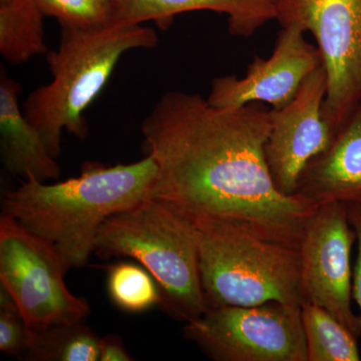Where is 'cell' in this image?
I'll return each instance as SVG.
<instances>
[{"instance_id":"1","label":"cell","mask_w":361,"mask_h":361,"mask_svg":"<svg viewBox=\"0 0 361 361\" xmlns=\"http://www.w3.org/2000/svg\"><path fill=\"white\" fill-rule=\"evenodd\" d=\"M141 129L158 166L151 198L190 225L223 226L299 250L320 206L277 189L266 158L270 110L219 108L169 90Z\"/></svg>"},{"instance_id":"2","label":"cell","mask_w":361,"mask_h":361,"mask_svg":"<svg viewBox=\"0 0 361 361\" xmlns=\"http://www.w3.org/2000/svg\"><path fill=\"white\" fill-rule=\"evenodd\" d=\"M157 179L158 166L148 154L128 165L85 161L78 177L54 184L21 180L4 197L2 214L49 242L68 272L87 265L111 216L151 198Z\"/></svg>"},{"instance_id":"3","label":"cell","mask_w":361,"mask_h":361,"mask_svg":"<svg viewBox=\"0 0 361 361\" xmlns=\"http://www.w3.org/2000/svg\"><path fill=\"white\" fill-rule=\"evenodd\" d=\"M155 30L142 25H111L97 30L61 26L58 49L47 54L52 80L26 97L23 111L39 130L54 158L61 153L63 130L85 141V113L97 99L123 54L158 44Z\"/></svg>"},{"instance_id":"4","label":"cell","mask_w":361,"mask_h":361,"mask_svg":"<svg viewBox=\"0 0 361 361\" xmlns=\"http://www.w3.org/2000/svg\"><path fill=\"white\" fill-rule=\"evenodd\" d=\"M97 257L134 259L153 276L160 307L189 322L208 310L191 226L165 204L148 198L111 216L99 229Z\"/></svg>"},{"instance_id":"5","label":"cell","mask_w":361,"mask_h":361,"mask_svg":"<svg viewBox=\"0 0 361 361\" xmlns=\"http://www.w3.org/2000/svg\"><path fill=\"white\" fill-rule=\"evenodd\" d=\"M190 226L198 245L202 288L208 310L304 302L298 249L223 226Z\"/></svg>"},{"instance_id":"6","label":"cell","mask_w":361,"mask_h":361,"mask_svg":"<svg viewBox=\"0 0 361 361\" xmlns=\"http://www.w3.org/2000/svg\"><path fill=\"white\" fill-rule=\"evenodd\" d=\"M58 252L9 216L0 218V286L16 301L32 331L82 322L89 303L73 295Z\"/></svg>"},{"instance_id":"7","label":"cell","mask_w":361,"mask_h":361,"mask_svg":"<svg viewBox=\"0 0 361 361\" xmlns=\"http://www.w3.org/2000/svg\"><path fill=\"white\" fill-rule=\"evenodd\" d=\"M183 334L213 360L308 361L301 305L210 308Z\"/></svg>"},{"instance_id":"8","label":"cell","mask_w":361,"mask_h":361,"mask_svg":"<svg viewBox=\"0 0 361 361\" xmlns=\"http://www.w3.org/2000/svg\"><path fill=\"white\" fill-rule=\"evenodd\" d=\"M276 20L314 37L327 75L322 115L337 134L361 111V0H279Z\"/></svg>"},{"instance_id":"9","label":"cell","mask_w":361,"mask_h":361,"mask_svg":"<svg viewBox=\"0 0 361 361\" xmlns=\"http://www.w3.org/2000/svg\"><path fill=\"white\" fill-rule=\"evenodd\" d=\"M355 241L345 204H325L306 228L299 254L304 302L324 308L358 337L361 320L351 306V249Z\"/></svg>"},{"instance_id":"10","label":"cell","mask_w":361,"mask_h":361,"mask_svg":"<svg viewBox=\"0 0 361 361\" xmlns=\"http://www.w3.org/2000/svg\"><path fill=\"white\" fill-rule=\"evenodd\" d=\"M326 92V71L322 65L305 78L290 103L280 110L270 109L266 158L281 193L296 194L304 169L336 137V130L322 115Z\"/></svg>"},{"instance_id":"11","label":"cell","mask_w":361,"mask_h":361,"mask_svg":"<svg viewBox=\"0 0 361 361\" xmlns=\"http://www.w3.org/2000/svg\"><path fill=\"white\" fill-rule=\"evenodd\" d=\"M305 30L297 23L282 26L269 59L255 56L246 75L216 78L209 103L219 108H240L250 103H266L272 110L287 106L305 78L323 65L322 54L305 39Z\"/></svg>"},{"instance_id":"12","label":"cell","mask_w":361,"mask_h":361,"mask_svg":"<svg viewBox=\"0 0 361 361\" xmlns=\"http://www.w3.org/2000/svg\"><path fill=\"white\" fill-rule=\"evenodd\" d=\"M296 194L318 206L361 205V111L337 132L329 148L307 164Z\"/></svg>"},{"instance_id":"13","label":"cell","mask_w":361,"mask_h":361,"mask_svg":"<svg viewBox=\"0 0 361 361\" xmlns=\"http://www.w3.org/2000/svg\"><path fill=\"white\" fill-rule=\"evenodd\" d=\"M279 0H120L115 7V25H142L155 21L161 30L176 16L210 11L227 16L233 37H250L268 21L276 20Z\"/></svg>"},{"instance_id":"14","label":"cell","mask_w":361,"mask_h":361,"mask_svg":"<svg viewBox=\"0 0 361 361\" xmlns=\"http://www.w3.org/2000/svg\"><path fill=\"white\" fill-rule=\"evenodd\" d=\"M21 85L0 68V155L11 175L40 182L58 180L61 168L18 104Z\"/></svg>"},{"instance_id":"15","label":"cell","mask_w":361,"mask_h":361,"mask_svg":"<svg viewBox=\"0 0 361 361\" xmlns=\"http://www.w3.org/2000/svg\"><path fill=\"white\" fill-rule=\"evenodd\" d=\"M44 18L32 0H0V54L4 61L18 66L47 54Z\"/></svg>"},{"instance_id":"16","label":"cell","mask_w":361,"mask_h":361,"mask_svg":"<svg viewBox=\"0 0 361 361\" xmlns=\"http://www.w3.org/2000/svg\"><path fill=\"white\" fill-rule=\"evenodd\" d=\"M301 318L308 361H360L356 337L324 308L305 301Z\"/></svg>"},{"instance_id":"17","label":"cell","mask_w":361,"mask_h":361,"mask_svg":"<svg viewBox=\"0 0 361 361\" xmlns=\"http://www.w3.org/2000/svg\"><path fill=\"white\" fill-rule=\"evenodd\" d=\"M25 360L97 361L99 338L82 322L51 327L35 332V339Z\"/></svg>"},{"instance_id":"18","label":"cell","mask_w":361,"mask_h":361,"mask_svg":"<svg viewBox=\"0 0 361 361\" xmlns=\"http://www.w3.org/2000/svg\"><path fill=\"white\" fill-rule=\"evenodd\" d=\"M108 292L116 307L126 312H144L161 303L155 279L142 266L135 263L108 266Z\"/></svg>"},{"instance_id":"19","label":"cell","mask_w":361,"mask_h":361,"mask_svg":"<svg viewBox=\"0 0 361 361\" xmlns=\"http://www.w3.org/2000/svg\"><path fill=\"white\" fill-rule=\"evenodd\" d=\"M44 16L56 18L61 26L97 30L115 25V4L111 0H32Z\"/></svg>"},{"instance_id":"20","label":"cell","mask_w":361,"mask_h":361,"mask_svg":"<svg viewBox=\"0 0 361 361\" xmlns=\"http://www.w3.org/2000/svg\"><path fill=\"white\" fill-rule=\"evenodd\" d=\"M35 331L26 325L13 297L0 286V350L11 356L26 357Z\"/></svg>"},{"instance_id":"21","label":"cell","mask_w":361,"mask_h":361,"mask_svg":"<svg viewBox=\"0 0 361 361\" xmlns=\"http://www.w3.org/2000/svg\"><path fill=\"white\" fill-rule=\"evenodd\" d=\"M348 214L349 222L356 233L357 242V258L353 270V296L360 310L361 320V205L360 204H348Z\"/></svg>"},{"instance_id":"22","label":"cell","mask_w":361,"mask_h":361,"mask_svg":"<svg viewBox=\"0 0 361 361\" xmlns=\"http://www.w3.org/2000/svg\"><path fill=\"white\" fill-rule=\"evenodd\" d=\"M122 339L115 334L99 338V361H132Z\"/></svg>"},{"instance_id":"23","label":"cell","mask_w":361,"mask_h":361,"mask_svg":"<svg viewBox=\"0 0 361 361\" xmlns=\"http://www.w3.org/2000/svg\"><path fill=\"white\" fill-rule=\"evenodd\" d=\"M111 1L113 2V4H115V6H116V4H118L120 0H111Z\"/></svg>"},{"instance_id":"24","label":"cell","mask_w":361,"mask_h":361,"mask_svg":"<svg viewBox=\"0 0 361 361\" xmlns=\"http://www.w3.org/2000/svg\"><path fill=\"white\" fill-rule=\"evenodd\" d=\"M300 1H302V2H310V1H312V0H300Z\"/></svg>"}]
</instances>
